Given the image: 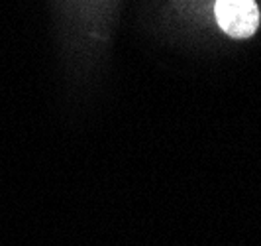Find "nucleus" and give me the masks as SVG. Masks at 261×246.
<instances>
[{
    "label": "nucleus",
    "mask_w": 261,
    "mask_h": 246,
    "mask_svg": "<svg viewBox=\"0 0 261 246\" xmlns=\"http://www.w3.org/2000/svg\"><path fill=\"white\" fill-rule=\"evenodd\" d=\"M216 20L232 38L246 39L259 26V8L255 0H216Z\"/></svg>",
    "instance_id": "obj_1"
}]
</instances>
